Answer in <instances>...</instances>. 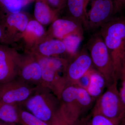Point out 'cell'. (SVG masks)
<instances>
[{
    "label": "cell",
    "mask_w": 125,
    "mask_h": 125,
    "mask_svg": "<svg viewBox=\"0 0 125 125\" xmlns=\"http://www.w3.org/2000/svg\"><path fill=\"white\" fill-rule=\"evenodd\" d=\"M92 59L93 66L105 79L107 87L116 81L114 64L109 51L102 38L98 32L91 37L86 45Z\"/></svg>",
    "instance_id": "4"
},
{
    "label": "cell",
    "mask_w": 125,
    "mask_h": 125,
    "mask_svg": "<svg viewBox=\"0 0 125 125\" xmlns=\"http://www.w3.org/2000/svg\"><path fill=\"white\" fill-rule=\"evenodd\" d=\"M114 7V15L121 14L125 10V0H112Z\"/></svg>",
    "instance_id": "27"
},
{
    "label": "cell",
    "mask_w": 125,
    "mask_h": 125,
    "mask_svg": "<svg viewBox=\"0 0 125 125\" xmlns=\"http://www.w3.org/2000/svg\"><path fill=\"white\" fill-rule=\"evenodd\" d=\"M120 80L121 82L120 88L119 90V94L121 99L124 106L125 107V58L124 59L118 77V81Z\"/></svg>",
    "instance_id": "25"
},
{
    "label": "cell",
    "mask_w": 125,
    "mask_h": 125,
    "mask_svg": "<svg viewBox=\"0 0 125 125\" xmlns=\"http://www.w3.org/2000/svg\"><path fill=\"white\" fill-rule=\"evenodd\" d=\"M58 14L51 9L46 0H36L34 15L35 20L43 25L52 23L57 18Z\"/></svg>",
    "instance_id": "15"
},
{
    "label": "cell",
    "mask_w": 125,
    "mask_h": 125,
    "mask_svg": "<svg viewBox=\"0 0 125 125\" xmlns=\"http://www.w3.org/2000/svg\"><path fill=\"white\" fill-rule=\"evenodd\" d=\"M99 30L97 32L109 51L118 81L120 70L125 58V16H114Z\"/></svg>",
    "instance_id": "1"
},
{
    "label": "cell",
    "mask_w": 125,
    "mask_h": 125,
    "mask_svg": "<svg viewBox=\"0 0 125 125\" xmlns=\"http://www.w3.org/2000/svg\"><path fill=\"white\" fill-rule=\"evenodd\" d=\"M89 125H117L101 114L92 113Z\"/></svg>",
    "instance_id": "24"
},
{
    "label": "cell",
    "mask_w": 125,
    "mask_h": 125,
    "mask_svg": "<svg viewBox=\"0 0 125 125\" xmlns=\"http://www.w3.org/2000/svg\"><path fill=\"white\" fill-rule=\"evenodd\" d=\"M76 90L78 106L83 115L89 109L94 99L84 88L76 85Z\"/></svg>",
    "instance_id": "20"
},
{
    "label": "cell",
    "mask_w": 125,
    "mask_h": 125,
    "mask_svg": "<svg viewBox=\"0 0 125 125\" xmlns=\"http://www.w3.org/2000/svg\"><path fill=\"white\" fill-rule=\"evenodd\" d=\"M24 6L22 0H0V7L5 13V15L20 13Z\"/></svg>",
    "instance_id": "23"
},
{
    "label": "cell",
    "mask_w": 125,
    "mask_h": 125,
    "mask_svg": "<svg viewBox=\"0 0 125 125\" xmlns=\"http://www.w3.org/2000/svg\"><path fill=\"white\" fill-rule=\"evenodd\" d=\"M68 60L64 75L65 87L78 85L80 79L92 69L93 66L90 56L85 48Z\"/></svg>",
    "instance_id": "6"
},
{
    "label": "cell",
    "mask_w": 125,
    "mask_h": 125,
    "mask_svg": "<svg viewBox=\"0 0 125 125\" xmlns=\"http://www.w3.org/2000/svg\"><path fill=\"white\" fill-rule=\"evenodd\" d=\"M21 55L14 48L0 43V85L17 78Z\"/></svg>",
    "instance_id": "9"
},
{
    "label": "cell",
    "mask_w": 125,
    "mask_h": 125,
    "mask_svg": "<svg viewBox=\"0 0 125 125\" xmlns=\"http://www.w3.org/2000/svg\"><path fill=\"white\" fill-rule=\"evenodd\" d=\"M37 87L15 78L0 85V100L6 103L20 106L32 94Z\"/></svg>",
    "instance_id": "7"
},
{
    "label": "cell",
    "mask_w": 125,
    "mask_h": 125,
    "mask_svg": "<svg viewBox=\"0 0 125 125\" xmlns=\"http://www.w3.org/2000/svg\"><path fill=\"white\" fill-rule=\"evenodd\" d=\"M90 81L87 90L94 99H97L104 92L106 83L102 75L93 69L89 71Z\"/></svg>",
    "instance_id": "18"
},
{
    "label": "cell",
    "mask_w": 125,
    "mask_h": 125,
    "mask_svg": "<svg viewBox=\"0 0 125 125\" xmlns=\"http://www.w3.org/2000/svg\"><path fill=\"white\" fill-rule=\"evenodd\" d=\"M83 28L80 22L73 18L68 16L57 18L52 23L48 38L62 40L73 35L83 38Z\"/></svg>",
    "instance_id": "11"
},
{
    "label": "cell",
    "mask_w": 125,
    "mask_h": 125,
    "mask_svg": "<svg viewBox=\"0 0 125 125\" xmlns=\"http://www.w3.org/2000/svg\"><path fill=\"white\" fill-rule=\"evenodd\" d=\"M42 72V85L50 89L60 99L61 93L65 87L64 75L68 60L59 56H37Z\"/></svg>",
    "instance_id": "3"
},
{
    "label": "cell",
    "mask_w": 125,
    "mask_h": 125,
    "mask_svg": "<svg viewBox=\"0 0 125 125\" xmlns=\"http://www.w3.org/2000/svg\"><path fill=\"white\" fill-rule=\"evenodd\" d=\"M18 115L20 125H49L19 106Z\"/></svg>",
    "instance_id": "21"
},
{
    "label": "cell",
    "mask_w": 125,
    "mask_h": 125,
    "mask_svg": "<svg viewBox=\"0 0 125 125\" xmlns=\"http://www.w3.org/2000/svg\"><path fill=\"white\" fill-rule=\"evenodd\" d=\"M92 115H89L80 120L78 125H89Z\"/></svg>",
    "instance_id": "29"
},
{
    "label": "cell",
    "mask_w": 125,
    "mask_h": 125,
    "mask_svg": "<svg viewBox=\"0 0 125 125\" xmlns=\"http://www.w3.org/2000/svg\"><path fill=\"white\" fill-rule=\"evenodd\" d=\"M30 20L27 14L23 12L4 15L0 22L11 43L22 37Z\"/></svg>",
    "instance_id": "12"
},
{
    "label": "cell",
    "mask_w": 125,
    "mask_h": 125,
    "mask_svg": "<svg viewBox=\"0 0 125 125\" xmlns=\"http://www.w3.org/2000/svg\"><path fill=\"white\" fill-rule=\"evenodd\" d=\"M60 105V99L50 89L42 85L37 86L29 98L19 106L51 125Z\"/></svg>",
    "instance_id": "2"
},
{
    "label": "cell",
    "mask_w": 125,
    "mask_h": 125,
    "mask_svg": "<svg viewBox=\"0 0 125 125\" xmlns=\"http://www.w3.org/2000/svg\"><path fill=\"white\" fill-rule=\"evenodd\" d=\"M81 116L79 113L66 108L60 103L51 125H78Z\"/></svg>",
    "instance_id": "16"
},
{
    "label": "cell",
    "mask_w": 125,
    "mask_h": 125,
    "mask_svg": "<svg viewBox=\"0 0 125 125\" xmlns=\"http://www.w3.org/2000/svg\"><path fill=\"white\" fill-rule=\"evenodd\" d=\"M83 38L77 35H70L62 39L66 48V52L69 58L78 53V48Z\"/></svg>",
    "instance_id": "22"
},
{
    "label": "cell",
    "mask_w": 125,
    "mask_h": 125,
    "mask_svg": "<svg viewBox=\"0 0 125 125\" xmlns=\"http://www.w3.org/2000/svg\"><path fill=\"white\" fill-rule=\"evenodd\" d=\"M119 125H125V114Z\"/></svg>",
    "instance_id": "31"
},
{
    "label": "cell",
    "mask_w": 125,
    "mask_h": 125,
    "mask_svg": "<svg viewBox=\"0 0 125 125\" xmlns=\"http://www.w3.org/2000/svg\"><path fill=\"white\" fill-rule=\"evenodd\" d=\"M51 9L57 14L64 9L67 0H46Z\"/></svg>",
    "instance_id": "26"
},
{
    "label": "cell",
    "mask_w": 125,
    "mask_h": 125,
    "mask_svg": "<svg viewBox=\"0 0 125 125\" xmlns=\"http://www.w3.org/2000/svg\"><path fill=\"white\" fill-rule=\"evenodd\" d=\"M27 51L37 56L57 57L66 52V48L62 40L48 38L41 40Z\"/></svg>",
    "instance_id": "13"
},
{
    "label": "cell",
    "mask_w": 125,
    "mask_h": 125,
    "mask_svg": "<svg viewBox=\"0 0 125 125\" xmlns=\"http://www.w3.org/2000/svg\"><path fill=\"white\" fill-rule=\"evenodd\" d=\"M18 107V105L6 103L0 100V120L19 125Z\"/></svg>",
    "instance_id": "19"
},
{
    "label": "cell",
    "mask_w": 125,
    "mask_h": 125,
    "mask_svg": "<svg viewBox=\"0 0 125 125\" xmlns=\"http://www.w3.org/2000/svg\"><path fill=\"white\" fill-rule=\"evenodd\" d=\"M118 81L106 88L97 99L92 113H98L119 125L125 114V107L121 99L117 87Z\"/></svg>",
    "instance_id": "5"
},
{
    "label": "cell",
    "mask_w": 125,
    "mask_h": 125,
    "mask_svg": "<svg viewBox=\"0 0 125 125\" xmlns=\"http://www.w3.org/2000/svg\"><path fill=\"white\" fill-rule=\"evenodd\" d=\"M46 33L43 25L36 20H30L22 37L27 42L35 45L45 38Z\"/></svg>",
    "instance_id": "17"
},
{
    "label": "cell",
    "mask_w": 125,
    "mask_h": 125,
    "mask_svg": "<svg viewBox=\"0 0 125 125\" xmlns=\"http://www.w3.org/2000/svg\"><path fill=\"white\" fill-rule=\"evenodd\" d=\"M87 11V30L95 32L114 16L112 0H90Z\"/></svg>",
    "instance_id": "8"
},
{
    "label": "cell",
    "mask_w": 125,
    "mask_h": 125,
    "mask_svg": "<svg viewBox=\"0 0 125 125\" xmlns=\"http://www.w3.org/2000/svg\"><path fill=\"white\" fill-rule=\"evenodd\" d=\"M90 0H67L65 8L67 10L66 16L76 20L83 24L87 30V6Z\"/></svg>",
    "instance_id": "14"
},
{
    "label": "cell",
    "mask_w": 125,
    "mask_h": 125,
    "mask_svg": "<svg viewBox=\"0 0 125 125\" xmlns=\"http://www.w3.org/2000/svg\"><path fill=\"white\" fill-rule=\"evenodd\" d=\"M0 43L9 45L11 44L7 34L6 33L4 29L2 27V25L0 23Z\"/></svg>",
    "instance_id": "28"
},
{
    "label": "cell",
    "mask_w": 125,
    "mask_h": 125,
    "mask_svg": "<svg viewBox=\"0 0 125 125\" xmlns=\"http://www.w3.org/2000/svg\"><path fill=\"white\" fill-rule=\"evenodd\" d=\"M17 78L33 86L42 85V72L38 61L33 54L26 51L21 55Z\"/></svg>",
    "instance_id": "10"
},
{
    "label": "cell",
    "mask_w": 125,
    "mask_h": 125,
    "mask_svg": "<svg viewBox=\"0 0 125 125\" xmlns=\"http://www.w3.org/2000/svg\"><path fill=\"white\" fill-rule=\"evenodd\" d=\"M0 125H16L13 124H10V123H6L0 120Z\"/></svg>",
    "instance_id": "30"
}]
</instances>
